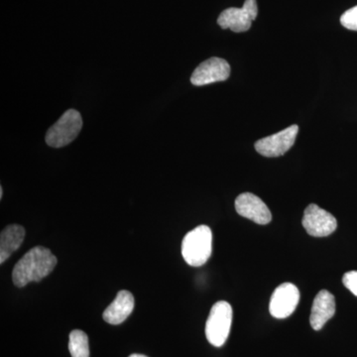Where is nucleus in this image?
I'll return each mask as SVG.
<instances>
[{
  "label": "nucleus",
  "instance_id": "obj_1",
  "mask_svg": "<svg viewBox=\"0 0 357 357\" xmlns=\"http://www.w3.org/2000/svg\"><path fill=\"white\" fill-rule=\"evenodd\" d=\"M57 262V258L48 248L44 246L32 248L14 266V285L22 288L31 282L41 281L53 272Z\"/></svg>",
  "mask_w": 357,
  "mask_h": 357
},
{
  "label": "nucleus",
  "instance_id": "obj_2",
  "mask_svg": "<svg viewBox=\"0 0 357 357\" xmlns=\"http://www.w3.org/2000/svg\"><path fill=\"white\" fill-rule=\"evenodd\" d=\"M213 252V232L208 225H199L185 234L182 243V255L192 267L203 266Z\"/></svg>",
  "mask_w": 357,
  "mask_h": 357
},
{
  "label": "nucleus",
  "instance_id": "obj_3",
  "mask_svg": "<svg viewBox=\"0 0 357 357\" xmlns=\"http://www.w3.org/2000/svg\"><path fill=\"white\" fill-rule=\"evenodd\" d=\"M83 128V119L77 110L69 109L52 126L46 134V143L53 148L67 146L76 139Z\"/></svg>",
  "mask_w": 357,
  "mask_h": 357
},
{
  "label": "nucleus",
  "instance_id": "obj_4",
  "mask_svg": "<svg viewBox=\"0 0 357 357\" xmlns=\"http://www.w3.org/2000/svg\"><path fill=\"white\" fill-rule=\"evenodd\" d=\"M231 323V306L225 301L215 303L206 324V337L208 342L215 347H222L229 338Z\"/></svg>",
  "mask_w": 357,
  "mask_h": 357
},
{
  "label": "nucleus",
  "instance_id": "obj_5",
  "mask_svg": "<svg viewBox=\"0 0 357 357\" xmlns=\"http://www.w3.org/2000/svg\"><path fill=\"white\" fill-rule=\"evenodd\" d=\"M258 15V6L256 0H245L241 8L230 7L220 13L218 24L222 29H230L236 33L248 31L252 21Z\"/></svg>",
  "mask_w": 357,
  "mask_h": 357
},
{
  "label": "nucleus",
  "instance_id": "obj_6",
  "mask_svg": "<svg viewBox=\"0 0 357 357\" xmlns=\"http://www.w3.org/2000/svg\"><path fill=\"white\" fill-rule=\"evenodd\" d=\"M298 133H299V126L294 124L280 132L256 141L255 150L262 156L269 157V158L282 156L293 147Z\"/></svg>",
  "mask_w": 357,
  "mask_h": 357
},
{
  "label": "nucleus",
  "instance_id": "obj_7",
  "mask_svg": "<svg viewBox=\"0 0 357 357\" xmlns=\"http://www.w3.org/2000/svg\"><path fill=\"white\" fill-rule=\"evenodd\" d=\"M302 223L307 234L314 237L331 236L337 227V218L314 204L307 206Z\"/></svg>",
  "mask_w": 357,
  "mask_h": 357
},
{
  "label": "nucleus",
  "instance_id": "obj_8",
  "mask_svg": "<svg viewBox=\"0 0 357 357\" xmlns=\"http://www.w3.org/2000/svg\"><path fill=\"white\" fill-rule=\"evenodd\" d=\"M299 289L292 283H284L276 288L270 300L269 311L276 319H286L295 312L299 304Z\"/></svg>",
  "mask_w": 357,
  "mask_h": 357
},
{
  "label": "nucleus",
  "instance_id": "obj_9",
  "mask_svg": "<svg viewBox=\"0 0 357 357\" xmlns=\"http://www.w3.org/2000/svg\"><path fill=\"white\" fill-rule=\"evenodd\" d=\"M230 76V66L222 58L213 57L204 61L194 70L191 83L196 86L225 82Z\"/></svg>",
  "mask_w": 357,
  "mask_h": 357
},
{
  "label": "nucleus",
  "instance_id": "obj_10",
  "mask_svg": "<svg viewBox=\"0 0 357 357\" xmlns=\"http://www.w3.org/2000/svg\"><path fill=\"white\" fill-rule=\"evenodd\" d=\"M236 210L241 217L248 218L257 225H268L272 220V213L267 204L259 197L243 192L236 199Z\"/></svg>",
  "mask_w": 357,
  "mask_h": 357
},
{
  "label": "nucleus",
  "instance_id": "obj_11",
  "mask_svg": "<svg viewBox=\"0 0 357 357\" xmlns=\"http://www.w3.org/2000/svg\"><path fill=\"white\" fill-rule=\"evenodd\" d=\"M335 314V299L332 293L326 290L319 291L312 303L310 323L314 331L324 328L326 321Z\"/></svg>",
  "mask_w": 357,
  "mask_h": 357
},
{
  "label": "nucleus",
  "instance_id": "obj_12",
  "mask_svg": "<svg viewBox=\"0 0 357 357\" xmlns=\"http://www.w3.org/2000/svg\"><path fill=\"white\" fill-rule=\"evenodd\" d=\"M134 309V298L128 291H121L114 302L103 312V319L110 325H121Z\"/></svg>",
  "mask_w": 357,
  "mask_h": 357
},
{
  "label": "nucleus",
  "instance_id": "obj_13",
  "mask_svg": "<svg viewBox=\"0 0 357 357\" xmlns=\"http://www.w3.org/2000/svg\"><path fill=\"white\" fill-rule=\"evenodd\" d=\"M24 237V227L20 225H8L2 230L0 236V264H3L20 248Z\"/></svg>",
  "mask_w": 357,
  "mask_h": 357
},
{
  "label": "nucleus",
  "instance_id": "obj_14",
  "mask_svg": "<svg viewBox=\"0 0 357 357\" xmlns=\"http://www.w3.org/2000/svg\"><path fill=\"white\" fill-rule=\"evenodd\" d=\"M69 349L72 357H89V338L83 331L70 333Z\"/></svg>",
  "mask_w": 357,
  "mask_h": 357
},
{
  "label": "nucleus",
  "instance_id": "obj_15",
  "mask_svg": "<svg viewBox=\"0 0 357 357\" xmlns=\"http://www.w3.org/2000/svg\"><path fill=\"white\" fill-rule=\"evenodd\" d=\"M340 23L347 29L357 31V6L345 11L340 17Z\"/></svg>",
  "mask_w": 357,
  "mask_h": 357
},
{
  "label": "nucleus",
  "instance_id": "obj_16",
  "mask_svg": "<svg viewBox=\"0 0 357 357\" xmlns=\"http://www.w3.org/2000/svg\"><path fill=\"white\" fill-rule=\"evenodd\" d=\"M342 283H344L345 287L349 289L357 297V271H351L345 273L344 277H342Z\"/></svg>",
  "mask_w": 357,
  "mask_h": 357
},
{
  "label": "nucleus",
  "instance_id": "obj_17",
  "mask_svg": "<svg viewBox=\"0 0 357 357\" xmlns=\"http://www.w3.org/2000/svg\"><path fill=\"white\" fill-rule=\"evenodd\" d=\"M129 357H147V356H142V354H131L130 356Z\"/></svg>",
  "mask_w": 357,
  "mask_h": 357
},
{
  "label": "nucleus",
  "instance_id": "obj_18",
  "mask_svg": "<svg viewBox=\"0 0 357 357\" xmlns=\"http://www.w3.org/2000/svg\"><path fill=\"white\" fill-rule=\"evenodd\" d=\"M2 196H3V189H2V187H0V199H2Z\"/></svg>",
  "mask_w": 357,
  "mask_h": 357
}]
</instances>
